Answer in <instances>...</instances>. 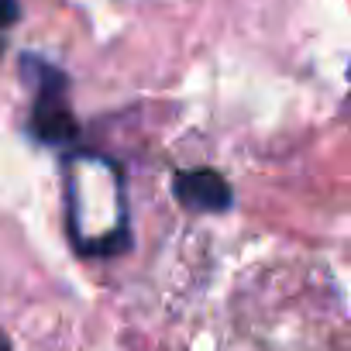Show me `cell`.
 Segmentation results:
<instances>
[{
	"instance_id": "7a4b0ae2",
	"label": "cell",
	"mask_w": 351,
	"mask_h": 351,
	"mask_svg": "<svg viewBox=\"0 0 351 351\" xmlns=\"http://www.w3.org/2000/svg\"><path fill=\"white\" fill-rule=\"evenodd\" d=\"M172 197L193 214H221L231 207V186L214 169H186L172 176Z\"/></svg>"
},
{
	"instance_id": "277c9868",
	"label": "cell",
	"mask_w": 351,
	"mask_h": 351,
	"mask_svg": "<svg viewBox=\"0 0 351 351\" xmlns=\"http://www.w3.org/2000/svg\"><path fill=\"white\" fill-rule=\"evenodd\" d=\"M0 351H11V341H8V334L0 330Z\"/></svg>"
},
{
	"instance_id": "6da1fadb",
	"label": "cell",
	"mask_w": 351,
	"mask_h": 351,
	"mask_svg": "<svg viewBox=\"0 0 351 351\" xmlns=\"http://www.w3.org/2000/svg\"><path fill=\"white\" fill-rule=\"evenodd\" d=\"M28 69H35V110H32V134L45 145H69L80 134V124L69 110L66 76L52 69L49 62L25 59Z\"/></svg>"
},
{
	"instance_id": "5b68a950",
	"label": "cell",
	"mask_w": 351,
	"mask_h": 351,
	"mask_svg": "<svg viewBox=\"0 0 351 351\" xmlns=\"http://www.w3.org/2000/svg\"><path fill=\"white\" fill-rule=\"evenodd\" d=\"M0 49H4V45H0Z\"/></svg>"
},
{
	"instance_id": "3957f363",
	"label": "cell",
	"mask_w": 351,
	"mask_h": 351,
	"mask_svg": "<svg viewBox=\"0 0 351 351\" xmlns=\"http://www.w3.org/2000/svg\"><path fill=\"white\" fill-rule=\"evenodd\" d=\"M18 14H21L18 0H0V32H4V28H11V25L18 21Z\"/></svg>"
}]
</instances>
